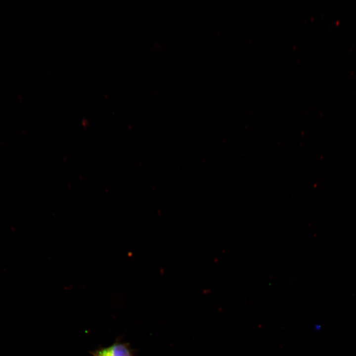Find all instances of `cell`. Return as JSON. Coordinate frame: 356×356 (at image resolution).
I'll use <instances>...</instances> for the list:
<instances>
[{
    "mask_svg": "<svg viewBox=\"0 0 356 356\" xmlns=\"http://www.w3.org/2000/svg\"><path fill=\"white\" fill-rule=\"evenodd\" d=\"M91 353L93 356H134L129 344L119 342L108 347L97 349Z\"/></svg>",
    "mask_w": 356,
    "mask_h": 356,
    "instance_id": "1",
    "label": "cell"
}]
</instances>
